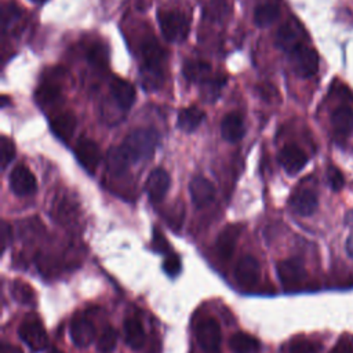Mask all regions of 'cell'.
I'll return each instance as SVG.
<instances>
[{
    "instance_id": "cell-14",
    "label": "cell",
    "mask_w": 353,
    "mask_h": 353,
    "mask_svg": "<svg viewBox=\"0 0 353 353\" xmlns=\"http://www.w3.org/2000/svg\"><path fill=\"white\" fill-rule=\"evenodd\" d=\"M279 161L287 174L295 175L306 165L307 156L299 146L290 143L280 150Z\"/></svg>"
},
{
    "instance_id": "cell-7",
    "label": "cell",
    "mask_w": 353,
    "mask_h": 353,
    "mask_svg": "<svg viewBox=\"0 0 353 353\" xmlns=\"http://www.w3.org/2000/svg\"><path fill=\"white\" fill-rule=\"evenodd\" d=\"M10 189L19 197L30 196L37 190V181L33 172L23 164L12 168L10 174Z\"/></svg>"
},
{
    "instance_id": "cell-16",
    "label": "cell",
    "mask_w": 353,
    "mask_h": 353,
    "mask_svg": "<svg viewBox=\"0 0 353 353\" xmlns=\"http://www.w3.org/2000/svg\"><path fill=\"white\" fill-rule=\"evenodd\" d=\"M290 207L299 216H310L319 207L317 194L310 189H299L291 196Z\"/></svg>"
},
{
    "instance_id": "cell-8",
    "label": "cell",
    "mask_w": 353,
    "mask_h": 353,
    "mask_svg": "<svg viewBox=\"0 0 353 353\" xmlns=\"http://www.w3.org/2000/svg\"><path fill=\"white\" fill-rule=\"evenodd\" d=\"M69 331L72 341L77 347H87L94 342L97 335L94 323L83 313L74 314V317L70 321Z\"/></svg>"
},
{
    "instance_id": "cell-27",
    "label": "cell",
    "mask_w": 353,
    "mask_h": 353,
    "mask_svg": "<svg viewBox=\"0 0 353 353\" xmlns=\"http://www.w3.org/2000/svg\"><path fill=\"white\" fill-rule=\"evenodd\" d=\"M280 15V7L276 3H265L255 8L254 22L258 26H268L273 23Z\"/></svg>"
},
{
    "instance_id": "cell-23",
    "label": "cell",
    "mask_w": 353,
    "mask_h": 353,
    "mask_svg": "<svg viewBox=\"0 0 353 353\" xmlns=\"http://www.w3.org/2000/svg\"><path fill=\"white\" fill-rule=\"evenodd\" d=\"M204 119H205V113L200 108L197 106L183 108L178 112L176 125L179 130L185 132H193L201 125Z\"/></svg>"
},
{
    "instance_id": "cell-29",
    "label": "cell",
    "mask_w": 353,
    "mask_h": 353,
    "mask_svg": "<svg viewBox=\"0 0 353 353\" xmlns=\"http://www.w3.org/2000/svg\"><path fill=\"white\" fill-rule=\"evenodd\" d=\"M11 292H12V296L17 302L22 303V305H30L34 299V291L32 290V287L25 283V281H19V280H15L12 283V287H11Z\"/></svg>"
},
{
    "instance_id": "cell-24",
    "label": "cell",
    "mask_w": 353,
    "mask_h": 353,
    "mask_svg": "<svg viewBox=\"0 0 353 353\" xmlns=\"http://www.w3.org/2000/svg\"><path fill=\"white\" fill-rule=\"evenodd\" d=\"M182 73L188 81L203 84L211 79V65L204 61L189 59L183 63Z\"/></svg>"
},
{
    "instance_id": "cell-18",
    "label": "cell",
    "mask_w": 353,
    "mask_h": 353,
    "mask_svg": "<svg viewBox=\"0 0 353 353\" xmlns=\"http://www.w3.org/2000/svg\"><path fill=\"white\" fill-rule=\"evenodd\" d=\"M221 134L228 142H239L245 134L243 116L239 112L228 113L221 123Z\"/></svg>"
},
{
    "instance_id": "cell-28",
    "label": "cell",
    "mask_w": 353,
    "mask_h": 353,
    "mask_svg": "<svg viewBox=\"0 0 353 353\" xmlns=\"http://www.w3.org/2000/svg\"><path fill=\"white\" fill-rule=\"evenodd\" d=\"M116 343H117V331L113 327L108 325L101 331L97 339V350L99 353H112L113 349L116 347Z\"/></svg>"
},
{
    "instance_id": "cell-4",
    "label": "cell",
    "mask_w": 353,
    "mask_h": 353,
    "mask_svg": "<svg viewBox=\"0 0 353 353\" xmlns=\"http://www.w3.org/2000/svg\"><path fill=\"white\" fill-rule=\"evenodd\" d=\"M18 335L33 352L43 350L48 343V336L44 325L41 324L39 317L33 314H29L22 320L18 328Z\"/></svg>"
},
{
    "instance_id": "cell-20",
    "label": "cell",
    "mask_w": 353,
    "mask_h": 353,
    "mask_svg": "<svg viewBox=\"0 0 353 353\" xmlns=\"http://www.w3.org/2000/svg\"><path fill=\"white\" fill-rule=\"evenodd\" d=\"M76 124H77V120H76V116L72 113V112H62V113H58L57 116H54L50 121V127H51V131L54 132V135L66 142L70 139V137L73 135L74 132V128H76Z\"/></svg>"
},
{
    "instance_id": "cell-10",
    "label": "cell",
    "mask_w": 353,
    "mask_h": 353,
    "mask_svg": "<svg viewBox=\"0 0 353 353\" xmlns=\"http://www.w3.org/2000/svg\"><path fill=\"white\" fill-rule=\"evenodd\" d=\"M170 185H171V178L164 168L157 167L152 170L145 185V190L148 193L149 200L152 203H160L165 197L170 189Z\"/></svg>"
},
{
    "instance_id": "cell-5",
    "label": "cell",
    "mask_w": 353,
    "mask_h": 353,
    "mask_svg": "<svg viewBox=\"0 0 353 353\" xmlns=\"http://www.w3.org/2000/svg\"><path fill=\"white\" fill-rule=\"evenodd\" d=\"M196 338L204 353H221L222 334L218 321L212 317H205L196 327Z\"/></svg>"
},
{
    "instance_id": "cell-30",
    "label": "cell",
    "mask_w": 353,
    "mask_h": 353,
    "mask_svg": "<svg viewBox=\"0 0 353 353\" xmlns=\"http://www.w3.org/2000/svg\"><path fill=\"white\" fill-rule=\"evenodd\" d=\"M225 81H226L225 77L216 76V77H211L205 83H203V94H204L205 99L215 101L219 97L222 87L225 85Z\"/></svg>"
},
{
    "instance_id": "cell-34",
    "label": "cell",
    "mask_w": 353,
    "mask_h": 353,
    "mask_svg": "<svg viewBox=\"0 0 353 353\" xmlns=\"http://www.w3.org/2000/svg\"><path fill=\"white\" fill-rule=\"evenodd\" d=\"M22 15V11L15 6V4H11V3H7L4 7H3V33H6L10 26H12Z\"/></svg>"
},
{
    "instance_id": "cell-11",
    "label": "cell",
    "mask_w": 353,
    "mask_h": 353,
    "mask_svg": "<svg viewBox=\"0 0 353 353\" xmlns=\"http://www.w3.org/2000/svg\"><path fill=\"white\" fill-rule=\"evenodd\" d=\"M141 52H142V59H143V65H142L141 70L163 73L161 66H163V61L165 58V51L154 37H149L142 43Z\"/></svg>"
},
{
    "instance_id": "cell-38",
    "label": "cell",
    "mask_w": 353,
    "mask_h": 353,
    "mask_svg": "<svg viewBox=\"0 0 353 353\" xmlns=\"http://www.w3.org/2000/svg\"><path fill=\"white\" fill-rule=\"evenodd\" d=\"M153 248L157 252H165V251L170 250L168 241L164 239V236L160 233L159 229L153 230Z\"/></svg>"
},
{
    "instance_id": "cell-19",
    "label": "cell",
    "mask_w": 353,
    "mask_h": 353,
    "mask_svg": "<svg viewBox=\"0 0 353 353\" xmlns=\"http://www.w3.org/2000/svg\"><path fill=\"white\" fill-rule=\"evenodd\" d=\"M110 91H112V95H113L116 103L123 110H128L134 105V102H135V88L127 80L120 79V77H114L112 80V84H110Z\"/></svg>"
},
{
    "instance_id": "cell-15",
    "label": "cell",
    "mask_w": 353,
    "mask_h": 353,
    "mask_svg": "<svg viewBox=\"0 0 353 353\" xmlns=\"http://www.w3.org/2000/svg\"><path fill=\"white\" fill-rule=\"evenodd\" d=\"M241 230H243L241 225H228L221 230L215 243L216 254L219 255L221 259L228 261L232 258V255L234 254L239 237L241 234Z\"/></svg>"
},
{
    "instance_id": "cell-1",
    "label": "cell",
    "mask_w": 353,
    "mask_h": 353,
    "mask_svg": "<svg viewBox=\"0 0 353 353\" xmlns=\"http://www.w3.org/2000/svg\"><path fill=\"white\" fill-rule=\"evenodd\" d=\"M159 139L160 135L157 131L152 128H138L130 132L117 149L130 167L131 164L150 160L156 152Z\"/></svg>"
},
{
    "instance_id": "cell-39",
    "label": "cell",
    "mask_w": 353,
    "mask_h": 353,
    "mask_svg": "<svg viewBox=\"0 0 353 353\" xmlns=\"http://www.w3.org/2000/svg\"><path fill=\"white\" fill-rule=\"evenodd\" d=\"M10 239H11V229H10V226H8L7 222H3V225H1V243H3L1 251H3V252L6 251Z\"/></svg>"
},
{
    "instance_id": "cell-35",
    "label": "cell",
    "mask_w": 353,
    "mask_h": 353,
    "mask_svg": "<svg viewBox=\"0 0 353 353\" xmlns=\"http://www.w3.org/2000/svg\"><path fill=\"white\" fill-rule=\"evenodd\" d=\"M327 179H328V183H330V186L334 192H339L345 186V178H343L342 172L334 165L328 167Z\"/></svg>"
},
{
    "instance_id": "cell-33",
    "label": "cell",
    "mask_w": 353,
    "mask_h": 353,
    "mask_svg": "<svg viewBox=\"0 0 353 353\" xmlns=\"http://www.w3.org/2000/svg\"><path fill=\"white\" fill-rule=\"evenodd\" d=\"M87 58H88L90 63H92L94 66L103 68L108 63V51L103 46L95 44V46L90 47V50L87 52Z\"/></svg>"
},
{
    "instance_id": "cell-41",
    "label": "cell",
    "mask_w": 353,
    "mask_h": 353,
    "mask_svg": "<svg viewBox=\"0 0 353 353\" xmlns=\"http://www.w3.org/2000/svg\"><path fill=\"white\" fill-rule=\"evenodd\" d=\"M346 252L353 259V233L346 240Z\"/></svg>"
},
{
    "instance_id": "cell-13",
    "label": "cell",
    "mask_w": 353,
    "mask_h": 353,
    "mask_svg": "<svg viewBox=\"0 0 353 353\" xmlns=\"http://www.w3.org/2000/svg\"><path fill=\"white\" fill-rule=\"evenodd\" d=\"M189 193L193 204L197 208L207 207L215 199V188L212 182L201 175H197L190 181Z\"/></svg>"
},
{
    "instance_id": "cell-17",
    "label": "cell",
    "mask_w": 353,
    "mask_h": 353,
    "mask_svg": "<svg viewBox=\"0 0 353 353\" xmlns=\"http://www.w3.org/2000/svg\"><path fill=\"white\" fill-rule=\"evenodd\" d=\"M276 44L285 52H291L294 48H296L301 41V29L294 21H288L283 23L277 33H276Z\"/></svg>"
},
{
    "instance_id": "cell-43",
    "label": "cell",
    "mask_w": 353,
    "mask_h": 353,
    "mask_svg": "<svg viewBox=\"0 0 353 353\" xmlns=\"http://www.w3.org/2000/svg\"><path fill=\"white\" fill-rule=\"evenodd\" d=\"M50 353H63L62 350H59V349H52Z\"/></svg>"
},
{
    "instance_id": "cell-42",
    "label": "cell",
    "mask_w": 353,
    "mask_h": 353,
    "mask_svg": "<svg viewBox=\"0 0 353 353\" xmlns=\"http://www.w3.org/2000/svg\"><path fill=\"white\" fill-rule=\"evenodd\" d=\"M7 101H8V98H7L6 95H3V97H1V105H3V106H7Z\"/></svg>"
},
{
    "instance_id": "cell-9",
    "label": "cell",
    "mask_w": 353,
    "mask_h": 353,
    "mask_svg": "<svg viewBox=\"0 0 353 353\" xmlns=\"http://www.w3.org/2000/svg\"><path fill=\"white\" fill-rule=\"evenodd\" d=\"M234 279L241 287H254L261 279V266L252 255H244L234 268Z\"/></svg>"
},
{
    "instance_id": "cell-21",
    "label": "cell",
    "mask_w": 353,
    "mask_h": 353,
    "mask_svg": "<svg viewBox=\"0 0 353 353\" xmlns=\"http://www.w3.org/2000/svg\"><path fill=\"white\" fill-rule=\"evenodd\" d=\"M123 331H124V341L131 349L141 350L143 347L146 342V334L141 321L137 317L125 319L123 324Z\"/></svg>"
},
{
    "instance_id": "cell-26",
    "label": "cell",
    "mask_w": 353,
    "mask_h": 353,
    "mask_svg": "<svg viewBox=\"0 0 353 353\" xmlns=\"http://www.w3.org/2000/svg\"><path fill=\"white\" fill-rule=\"evenodd\" d=\"M61 87L54 81L43 83L36 91V101L41 106H50L61 99Z\"/></svg>"
},
{
    "instance_id": "cell-25",
    "label": "cell",
    "mask_w": 353,
    "mask_h": 353,
    "mask_svg": "<svg viewBox=\"0 0 353 353\" xmlns=\"http://www.w3.org/2000/svg\"><path fill=\"white\" fill-rule=\"evenodd\" d=\"M229 347L233 353H258L261 345L252 335L247 332H236L229 338Z\"/></svg>"
},
{
    "instance_id": "cell-22",
    "label": "cell",
    "mask_w": 353,
    "mask_h": 353,
    "mask_svg": "<svg viewBox=\"0 0 353 353\" xmlns=\"http://www.w3.org/2000/svg\"><path fill=\"white\" fill-rule=\"evenodd\" d=\"M331 124L338 137H347L353 131V109L347 105L338 106L331 114Z\"/></svg>"
},
{
    "instance_id": "cell-3",
    "label": "cell",
    "mask_w": 353,
    "mask_h": 353,
    "mask_svg": "<svg viewBox=\"0 0 353 353\" xmlns=\"http://www.w3.org/2000/svg\"><path fill=\"white\" fill-rule=\"evenodd\" d=\"M294 72L303 79L312 77L319 70V54L314 48L305 46L303 43L294 48L290 54Z\"/></svg>"
},
{
    "instance_id": "cell-36",
    "label": "cell",
    "mask_w": 353,
    "mask_h": 353,
    "mask_svg": "<svg viewBox=\"0 0 353 353\" xmlns=\"http://www.w3.org/2000/svg\"><path fill=\"white\" fill-rule=\"evenodd\" d=\"M330 353H353V336L343 335L339 341L334 345Z\"/></svg>"
},
{
    "instance_id": "cell-6",
    "label": "cell",
    "mask_w": 353,
    "mask_h": 353,
    "mask_svg": "<svg viewBox=\"0 0 353 353\" xmlns=\"http://www.w3.org/2000/svg\"><path fill=\"white\" fill-rule=\"evenodd\" d=\"M276 270H277L279 280L285 290L298 288L306 277V270L303 268V263L298 258L280 261L276 266Z\"/></svg>"
},
{
    "instance_id": "cell-40",
    "label": "cell",
    "mask_w": 353,
    "mask_h": 353,
    "mask_svg": "<svg viewBox=\"0 0 353 353\" xmlns=\"http://www.w3.org/2000/svg\"><path fill=\"white\" fill-rule=\"evenodd\" d=\"M1 353H23V352H22V349H21L19 346H15V345L3 342V345H1Z\"/></svg>"
},
{
    "instance_id": "cell-44",
    "label": "cell",
    "mask_w": 353,
    "mask_h": 353,
    "mask_svg": "<svg viewBox=\"0 0 353 353\" xmlns=\"http://www.w3.org/2000/svg\"><path fill=\"white\" fill-rule=\"evenodd\" d=\"M33 1H36V3H44V1H47V0H33Z\"/></svg>"
},
{
    "instance_id": "cell-37",
    "label": "cell",
    "mask_w": 353,
    "mask_h": 353,
    "mask_svg": "<svg viewBox=\"0 0 353 353\" xmlns=\"http://www.w3.org/2000/svg\"><path fill=\"white\" fill-rule=\"evenodd\" d=\"M163 269L168 276H176L181 272V259L176 255H168L164 261Z\"/></svg>"
},
{
    "instance_id": "cell-12",
    "label": "cell",
    "mask_w": 353,
    "mask_h": 353,
    "mask_svg": "<svg viewBox=\"0 0 353 353\" xmlns=\"http://www.w3.org/2000/svg\"><path fill=\"white\" fill-rule=\"evenodd\" d=\"M74 154L80 165L90 174H94L101 163V150L99 146L87 138H81L76 145Z\"/></svg>"
},
{
    "instance_id": "cell-32",
    "label": "cell",
    "mask_w": 353,
    "mask_h": 353,
    "mask_svg": "<svg viewBox=\"0 0 353 353\" xmlns=\"http://www.w3.org/2000/svg\"><path fill=\"white\" fill-rule=\"evenodd\" d=\"M0 157H1V168H7V165L14 160L15 157V145L14 142L3 135L0 139Z\"/></svg>"
},
{
    "instance_id": "cell-31",
    "label": "cell",
    "mask_w": 353,
    "mask_h": 353,
    "mask_svg": "<svg viewBox=\"0 0 353 353\" xmlns=\"http://www.w3.org/2000/svg\"><path fill=\"white\" fill-rule=\"evenodd\" d=\"M319 345L310 342V341H306V339H295V341H291L285 349H284V353H317L319 350Z\"/></svg>"
},
{
    "instance_id": "cell-2",
    "label": "cell",
    "mask_w": 353,
    "mask_h": 353,
    "mask_svg": "<svg viewBox=\"0 0 353 353\" xmlns=\"http://www.w3.org/2000/svg\"><path fill=\"white\" fill-rule=\"evenodd\" d=\"M159 25L163 37L170 43H181L189 34L188 17L176 10L159 12Z\"/></svg>"
}]
</instances>
